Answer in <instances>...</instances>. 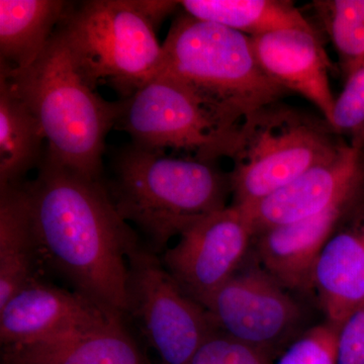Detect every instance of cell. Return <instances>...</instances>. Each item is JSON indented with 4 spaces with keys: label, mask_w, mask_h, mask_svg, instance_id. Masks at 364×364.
Wrapping results in <instances>:
<instances>
[{
    "label": "cell",
    "mask_w": 364,
    "mask_h": 364,
    "mask_svg": "<svg viewBox=\"0 0 364 364\" xmlns=\"http://www.w3.org/2000/svg\"><path fill=\"white\" fill-rule=\"evenodd\" d=\"M178 4L193 18L248 37L287 28L316 31L293 2L284 0H183Z\"/></svg>",
    "instance_id": "19"
},
{
    "label": "cell",
    "mask_w": 364,
    "mask_h": 364,
    "mask_svg": "<svg viewBox=\"0 0 364 364\" xmlns=\"http://www.w3.org/2000/svg\"><path fill=\"white\" fill-rule=\"evenodd\" d=\"M338 328L324 321L301 333L275 364H337Z\"/></svg>",
    "instance_id": "23"
},
{
    "label": "cell",
    "mask_w": 364,
    "mask_h": 364,
    "mask_svg": "<svg viewBox=\"0 0 364 364\" xmlns=\"http://www.w3.org/2000/svg\"><path fill=\"white\" fill-rule=\"evenodd\" d=\"M363 205L364 196L352 198L301 221L263 230L254 236V257L291 293H311L314 270L326 243Z\"/></svg>",
    "instance_id": "13"
},
{
    "label": "cell",
    "mask_w": 364,
    "mask_h": 364,
    "mask_svg": "<svg viewBox=\"0 0 364 364\" xmlns=\"http://www.w3.org/2000/svg\"><path fill=\"white\" fill-rule=\"evenodd\" d=\"M254 236L247 210L232 205L188 225L161 261L182 291L203 306L240 269Z\"/></svg>",
    "instance_id": "10"
},
{
    "label": "cell",
    "mask_w": 364,
    "mask_h": 364,
    "mask_svg": "<svg viewBox=\"0 0 364 364\" xmlns=\"http://www.w3.org/2000/svg\"><path fill=\"white\" fill-rule=\"evenodd\" d=\"M2 364H149L124 320L49 343L2 348Z\"/></svg>",
    "instance_id": "16"
},
{
    "label": "cell",
    "mask_w": 364,
    "mask_h": 364,
    "mask_svg": "<svg viewBox=\"0 0 364 364\" xmlns=\"http://www.w3.org/2000/svg\"><path fill=\"white\" fill-rule=\"evenodd\" d=\"M129 315L139 321L159 364H191L215 330L205 309L184 293L158 254L141 242L129 257Z\"/></svg>",
    "instance_id": "8"
},
{
    "label": "cell",
    "mask_w": 364,
    "mask_h": 364,
    "mask_svg": "<svg viewBox=\"0 0 364 364\" xmlns=\"http://www.w3.org/2000/svg\"><path fill=\"white\" fill-rule=\"evenodd\" d=\"M107 189L119 214L156 254L191 223L226 208L232 193L229 174L212 162L171 157L134 143L117 157Z\"/></svg>",
    "instance_id": "3"
},
{
    "label": "cell",
    "mask_w": 364,
    "mask_h": 364,
    "mask_svg": "<svg viewBox=\"0 0 364 364\" xmlns=\"http://www.w3.org/2000/svg\"><path fill=\"white\" fill-rule=\"evenodd\" d=\"M40 265L111 317L129 315V257L141 241L102 181L66 168L45 151L25 183Z\"/></svg>",
    "instance_id": "1"
},
{
    "label": "cell",
    "mask_w": 364,
    "mask_h": 364,
    "mask_svg": "<svg viewBox=\"0 0 364 364\" xmlns=\"http://www.w3.org/2000/svg\"><path fill=\"white\" fill-rule=\"evenodd\" d=\"M70 6L62 0H1L0 68L21 70L32 65Z\"/></svg>",
    "instance_id": "17"
},
{
    "label": "cell",
    "mask_w": 364,
    "mask_h": 364,
    "mask_svg": "<svg viewBox=\"0 0 364 364\" xmlns=\"http://www.w3.org/2000/svg\"><path fill=\"white\" fill-rule=\"evenodd\" d=\"M39 267L25 183L0 186V306L37 277Z\"/></svg>",
    "instance_id": "18"
},
{
    "label": "cell",
    "mask_w": 364,
    "mask_h": 364,
    "mask_svg": "<svg viewBox=\"0 0 364 364\" xmlns=\"http://www.w3.org/2000/svg\"><path fill=\"white\" fill-rule=\"evenodd\" d=\"M346 79L364 61V0L314 2Z\"/></svg>",
    "instance_id": "21"
},
{
    "label": "cell",
    "mask_w": 364,
    "mask_h": 364,
    "mask_svg": "<svg viewBox=\"0 0 364 364\" xmlns=\"http://www.w3.org/2000/svg\"><path fill=\"white\" fill-rule=\"evenodd\" d=\"M177 1L90 0L71 4L56 33L83 80L107 83L123 100L161 71L164 53L157 26Z\"/></svg>",
    "instance_id": "5"
},
{
    "label": "cell",
    "mask_w": 364,
    "mask_h": 364,
    "mask_svg": "<svg viewBox=\"0 0 364 364\" xmlns=\"http://www.w3.org/2000/svg\"><path fill=\"white\" fill-rule=\"evenodd\" d=\"M44 141L32 112L0 78V186L21 183L28 171L39 168Z\"/></svg>",
    "instance_id": "20"
},
{
    "label": "cell",
    "mask_w": 364,
    "mask_h": 364,
    "mask_svg": "<svg viewBox=\"0 0 364 364\" xmlns=\"http://www.w3.org/2000/svg\"><path fill=\"white\" fill-rule=\"evenodd\" d=\"M337 364H364V303L338 328Z\"/></svg>",
    "instance_id": "25"
},
{
    "label": "cell",
    "mask_w": 364,
    "mask_h": 364,
    "mask_svg": "<svg viewBox=\"0 0 364 364\" xmlns=\"http://www.w3.org/2000/svg\"><path fill=\"white\" fill-rule=\"evenodd\" d=\"M191 364H272V358L253 347L215 331L203 342Z\"/></svg>",
    "instance_id": "24"
},
{
    "label": "cell",
    "mask_w": 364,
    "mask_h": 364,
    "mask_svg": "<svg viewBox=\"0 0 364 364\" xmlns=\"http://www.w3.org/2000/svg\"><path fill=\"white\" fill-rule=\"evenodd\" d=\"M251 256L203 306L217 331L273 358L305 331V312Z\"/></svg>",
    "instance_id": "9"
},
{
    "label": "cell",
    "mask_w": 364,
    "mask_h": 364,
    "mask_svg": "<svg viewBox=\"0 0 364 364\" xmlns=\"http://www.w3.org/2000/svg\"><path fill=\"white\" fill-rule=\"evenodd\" d=\"M363 150L364 151V144H363Z\"/></svg>",
    "instance_id": "26"
},
{
    "label": "cell",
    "mask_w": 364,
    "mask_h": 364,
    "mask_svg": "<svg viewBox=\"0 0 364 364\" xmlns=\"http://www.w3.org/2000/svg\"><path fill=\"white\" fill-rule=\"evenodd\" d=\"M313 291L325 321L337 328L364 303V205L326 243L314 270Z\"/></svg>",
    "instance_id": "15"
},
{
    "label": "cell",
    "mask_w": 364,
    "mask_h": 364,
    "mask_svg": "<svg viewBox=\"0 0 364 364\" xmlns=\"http://www.w3.org/2000/svg\"><path fill=\"white\" fill-rule=\"evenodd\" d=\"M338 135L351 136V145L364 143V61L345 79L343 90L336 97L331 122Z\"/></svg>",
    "instance_id": "22"
},
{
    "label": "cell",
    "mask_w": 364,
    "mask_h": 364,
    "mask_svg": "<svg viewBox=\"0 0 364 364\" xmlns=\"http://www.w3.org/2000/svg\"><path fill=\"white\" fill-rule=\"evenodd\" d=\"M324 117L280 102L242 124L230 172L235 205L250 208L309 169L331 159L345 143Z\"/></svg>",
    "instance_id": "6"
},
{
    "label": "cell",
    "mask_w": 364,
    "mask_h": 364,
    "mask_svg": "<svg viewBox=\"0 0 364 364\" xmlns=\"http://www.w3.org/2000/svg\"><path fill=\"white\" fill-rule=\"evenodd\" d=\"M361 196H364L363 148L345 143L331 159L309 169L252 207L244 208L250 215L256 235L269 228L313 217Z\"/></svg>",
    "instance_id": "12"
},
{
    "label": "cell",
    "mask_w": 364,
    "mask_h": 364,
    "mask_svg": "<svg viewBox=\"0 0 364 364\" xmlns=\"http://www.w3.org/2000/svg\"><path fill=\"white\" fill-rule=\"evenodd\" d=\"M122 102L117 126L136 145L195 152L196 159L212 163L233 155L240 131L225 127L193 91L168 75L158 74Z\"/></svg>",
    "instance_id": "7"
},
{
    "label": "cell",
    "mask_w": 364,
    "mask_h": 364,
    "mask_svg": "<svg viewBox=\"0 0 364 364\" xmlns=\"http://www.w3.org/2000/svg\"><path fill=\"white\" fill-rule=\"evenodd\" d=\"M261 68L287 92L312 102L331 124L336 97L330 85V61L316 31L287 28L251 37Z\"/></svg>",
    "instance_id": "14"
},
{
    "label": "cell",
    "mask_w": 364,
    "mask_h": 364,
    "mask_svg": "<svg viewBox=\"0 0 364 364\" xmlns=\"http://www.w3.org/2000/svg\"><path fill=\"white\" fill-rule=\"evenodd\" d=\"M0 78L37 119L47 154L66 168L102 181L105 138L117 126L123 102L105 100L83 80L58 33L32 65L0 68Z\"/></svg>",
    "instance_id": "2"
},
{
    "label": "cell",
    "mask_w": 364,
    "mask_h": 364,
    "mask_svg": "<svg viewBox=\"0 0 364 364\" xmlns=\"http://www.w3.org/2000/svg\"><path fill=\"white\" fill-rule=\"evenodd\" d=\"M114 320L85 296L35 277L0 306L2 348L58 341L93 331Z\"/></svg>",
    "instance_id": "11"
},
{
    "label": "cell",
    "mask_w": 364,
    "mask_h": 364,
    "mask_svg": "<svg viewBox=\"0 0 364 364\" xmlns=\"http://www.w3.org/2000/svg\"><path fill=\"white\" fill-rule=\"evenodd\" d=\"M159 74L186 85L231 131L287 91L261 68L251 37L183 13L162 44Z\"/></svg>",
    "instance_id": "4"
}]
</instances>
